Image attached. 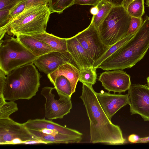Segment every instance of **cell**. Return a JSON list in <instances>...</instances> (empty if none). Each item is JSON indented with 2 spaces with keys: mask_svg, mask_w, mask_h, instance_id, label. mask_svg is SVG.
Returning a JSON list of instances; mask_svg holds the SVG:
<instances>
[{
  "mask_svg": "<svg viewBox=\"0 0 149 149\" xmlns=\"http://www.w3.org/2000/svg\"><path fill=\"white\" fill-rule=\"evenodd\" d=\"M93 85L82 83L80 97L86 109L90 124V142L111 145L125 142L120 127L113 123L100 106Z\"/></svg>",
  "mask_w": 149,
  "mask_h": 149,
  "instance_id": "obj_1",
  "label": "cell"
},
{
  "mask_svg": "<svg viewBox=\"0 0 149 149\" xmlns=\"http://www.w3.org/2000/svg\"><path fill=\"white\" fill-rule=\"evenodd\" d=\"M149 48V16H146L133 37L97 67L104 70L130 68L144 56Z\"/></svg>",
  "mask_w": 149,
  "mask_h": 149,
  "instance_id": "obj_2",
  "label": "cell"
},
{
  "mask_svg": "<svg viewBox=\"0 0 149 149\" xmlns=\"http://www.w3.org/2000/svg\"><path fill=\"white\" fill-rule=\"evenodd\" d=\"M42 76L32 63L17 68L6 77L3 92L5 100H29L36 95Z\"/></svg>",
  "mask_w": 149,
  "mask_h": 149,
  "instance_id": "obj_3",
  "label": "cell"
},
{
  "mask_svg": "<svg viewBox=\"0 0 149 149\" xmlns=\"http://www.w3.org/2000/svg\"><path fill=\"white\" fill-rule=\"evenodd\" d=\"M52 13L48 5L25 8L12 21L7 33L13 36H33L46 32L47 23Z\"/></svg>",
  "mask_w": 149,
  "mask_h": 149,
  "instance_id": "obj_4",
  "label": "cell"
},
{
  "mask_svg": "<svg viewBox=\"0 0 149 149\" xmlns=\"http://www.w3.org/2000/svg\"><path fill=\"white\" fill-rule=\"evenodd\" d=\"M131 16L123 6H113L97 29L105 44L110 47L126 35Z\"/></svg>",
  "mask_w": 149,
  "mask_h": 149,
  "instance_id": "obj_5",
  "label": "cell"
},
{
  "mask_svg": "<svg viewBox=\"0 0 149 149\" xmlns=\"http://www.w3.org/2000/svg\"><path fill=\"white\" fill-rule=\"evenodd\" d=\"M37 57L17 38L8 36L0 40V69L6 75L17 68L33 63Z\"/></svg>",
  "mask_w": 149,
  "mask_h": 149,
  "instance_id": "obj_6",
  "label": "cell"
},
{
  "mask_svg": "<svg viewBox=\"0 0 149 149\" xmlns=\"http://www.w3.org/2000/svg\"><path fill=\"white\" fill-rule=\"evenodd\" d=\"M74 36L94 62L109 47L104 43L97 29L91 22L87 28Z\"/></svg>",
  "mask_w": 149,
  "mask_h": 149,
  "instance_id": "obj_7",
  "label": "cell"
},
{
  "mask_svg": "<svg viewBox=\"0 0 149 149\" xmlns=\"http://www.w3.org/2000/svg\"><path fill=\"white\" fill-rule=\"evenodd\" d=\"M54 89V87L46 86L41 92V95L46 100L45 117L49 120L62 119L70 112L72 107L70 97L59 95L58 99H55V95L52 93Z\"/></svg>",
  "mask_w": 149,
  "mask_h": 149,
  "instance_id": "obj_8",
  "label": "cell"
},
{
  "mask_svg": "<svg viewBox=\"0 0 149 149\" xmlns=\"http://www.w3.org/2000/svg\"><path fill=\"white\" fill-rule=\"evenodd\" d=\"M127 94L131 114H139L145 121H149V86L132 85Z\"/></svg>",
  "mask_w": 149,
  "mask_h": 149,
  "instance_id": "obj_9",
  "label": "cell"
},
{
  "mask_svg": "<svg viewBox=\"0 0 149 149\" xmlns=\"http://www.w3.org/2000/svg\"><path fill=\"white\" fill-rule=\"evenodd\" d=\"M32 63L40 71L47 75L52 73L60 66L66 63H71L79 69L77 63L68 51L51 52L37 57Z\"/></svg>",
  "mask_w": 149,
  "mask_h": 149,
  "instance_id": "obj_10",
  "label": "cell"
},
{
  "mask_svg": "<svg viewBox=\"0 0 149 149\" xmlns=\"http://www.w3.org/2000/svg\"><path fill=\"white\" fill-rule=\"evenodd\" d=\"M16 139L23 142L38 139L23 123L16 122L10 118L0 119V144L8 145Z\"/></svg>",
  "mask_w": 149,
  "mask_h": 149,
  "instance_id": "obj_11",
  "label": "cell"
},
{
  "mask_svg": "<svg viewBox=\"0 0 149 149\" xmlns=\"http://www.w3.org/2000/svg\"><path fill=\"white\" fill-rule=\"evenodd\" d=\"M106 71L98 79L104 88L109 91L121 93L128 90L131 85L130 77L121 70Z\"/></svg>",
  "mask_w": 149,
  "mask_h": 149,
  "instance_id": "obj_12",
  "label": "cell"
},
{
  "mask_svg": "<svg viewBox=\"0 0 149 149\" xmlns=\"http://www.w3.org/2000/svg\"><path fill=\"white\" fill-rule=\"evenodd\" d=\"M96 95L102 109L110 120L118 110L129 103L128 94H111L101 91L96 92Z\"/></svg>",
  "mask_w": 149,
  "mask_h": 149,
  "instance_id": "obj_13",
  "label": "cell"
},
{
  "mask_svg": "<svg viewBox=\"0 0 149 149\" xmlns=\"http://www.w3.org/2000/svg\"><path fill=\"white\" fill-rule=\"evenodd\" d=\"M23 124L29 130L38 131L42 129H48L63 134L82 137L83 134L76 130L45 119H29Z\"/></svg>",
  "mask_w": 149,
  "mask_h": 149,
  "instance_id": "obj_14",
  "label": "cell"
},
{
  "mask_svg": "<svg viewBox=\"0 0 149 149\" xmlns=\"http://www.w3.org/2000/svg\"><path fill=\"white\" fill-rule=\"evenodd\" d=\"M66 43L67 51L73 57L79 70L93 66L94 61L74 36L66 38Z\"/></svg>",
  "mask_w": 149,
  "mask_h": 149,
  "instance_id": "obj_15",
  "label": "cell"
},
{
  "mask_svg": "<svg viewBox=\"0 0 149 149\" xmlns=\"http://www.w3.org/2000/svg\"><path fill=\"white\" fill-rule=\"evenodd\" d=\"M79 70L70 63H66L60 66L52 73L47 75L50 82L53 84L58 77L63 75L66 77L70 82L72 93L75 92L77 84L79 81Z\"/></svg>",
  "mask_w": 149,
  "mask_h": 149,
  "instance_id": "obj_16",
  "label": "cell"
},
{
  "mask_svg": "<svg viewBox=\"0 0 149 149\" xmlns=\"http://www.w3.org/2000/svg\"><path fill=\"white\" fill-rule=\"evenodd\" d=\"M16 36L23 45L37 57L53 51L47 45L32 36L19 35Z\"/></svg>",
  "mask_w": 149,
  "mask_h": 149,
  "instance_id": "obj_17",
  "label": "cell"
},
{
  "mask_svg": "<svg viewBox=\"0 0 149 149\" xmlns=\"http://www.w3.org/2000/svg\"><path fill=\"white\" fill-rule=\"evenodd\" d=\"M29 130L37 139L45 142L47 144L51 143H79L82 139V137L70 136L60 133L47 134L38 131Z\"/></svg>",
  "mask_w": 149,
  "mask_h": 149,
  "instance_id": "obj_18",
  "label": "cell"
},
{
  "mask_svg": "<svg viewBox=\"0 0 149 149\" xmlns=\"http://www.w3.org/2000/svg\"><path fill=\"white\" fill-rule=\"evenodd\" d=\"M31 36L47 45L54 51H67L66 38L57 37L46 31Z\"/></svg>",
  "mask_w": 149,
  "mask_h": 149,
  "instance_id": "obj_19",
  "label": "cell"
},
{
  "mask_svg": "<svg viewBox=\"0 0 149 149\" xmlns=\"http://www.w3.org/2000/svg\"><path fill=\"white\" fill-rule=\"evenodd\" d=\"M27 1L21 0L10 10L6 24L0 29V40L2 39L7 33V29L13 20L26 8Z\"/></svg>",
  "mask_w": 149,
  "mask_h": 149,
  "instance_id": "obj_20",
  "label": "cell"
},
{
  "mask_svg": "<svg viewBox=\"0 0 149 149\" xmlns=\"http://www.w3.org/2000/svg\"><path fill=\"white\" fill-rule=\"evenodd\" d=\"M97 5L99 9L98 13L96 15H93L91 22L97 29L109 13L113 6L104 0H100Z\"/></svg>",
  "mask_w": 149,
  "mask_h": 149,
  "instance_id": "obj_21",
  "label": "cell"
},
{
  "mask_svg": "<svg viewBox=\"0 0 149 149\" xmlns=\"http://www.w3.org/2000/svg\"><path fill=\"white\" fill-rule=\"evenodd\" d=\"M135 33L126 35L117 42L110 46L104 54L94 62L93 67L97 69V66L102 61L128 41L133 37Z\"/></svg>",
  "mask_w": 149,
  "mask_h": 149,
  "instance_id": "obj_22",
  "label": "cell"
},
{
  "mask_svg": "<svg viewBox=\"0 0 149 149\" xmlns=\"http://www.w3.org/2000/svg\"><path fill=\"white\" fill-rule=\"evenodd\" d=\"M53 85L58 95L71 97L72 94L71 84L65 77L61 75L57 77Z\"/></svg>",
  "mask_w": 149,
  "mask_h": 149,
  "instance_id": "obj_23",
  "label": "cell"
},
{
  "mask_svg": "<svg viewBox=\"0 0 149 149\" xmlns=\"http://www.w3.org/2000/svg\"><path fill=\"white\" fill-rule=\"evenodd\" d=\"M96 69L93 67L80 70L79 81L82 83L94 85L96 82L97 78Z\"/></svg>",
  "mask_w": 149,
  "mask_h": 149,
  "instance_id": "obj_24",
  "label": "cell"
},
{
  "mask_svg": "<svg viewBox=\"0 0 149 149\" xmlns=\"http://www.w3.org/2000/svg\"><path fill=\"white\" fill-rule=\"evenodd\" d=\"M126 10L131 16L142 18L145 13L144 0H134L129 4Z\"/></svg>",
  "mask_w": 149,
  "mask_h": 149,
  "instance_id": "obj_25",
  "label": "cell"
},
{
  "mask_svg": "<svg viewBox=\"0 0 149 149\" xmlns=\"http://www.w3.org/2000/svg\"><path fill=\"white\" fill-rule=\"evenodd\" d=\"M74 0H49L48 6L51 13H62L66 9L73 5Z\"/></svg>",
  "mask_w": 149,
  "mask_h": 149,
  "instance_id": "obj_26",
  "label": "cell"
},
{
  "mask_svg": "<svg viewBox=\"0 0 149 149\" xmlns=\"http://www.w3.org/2000/svg\"><path fill=\"white\" fill-rule=\"evenodd\" d=\"M18 110L17 104L14 102H6L0 106V119L10 118V116Z\"/></svg>",
  "mask_w": 149,
  "mask_h": 149,
  "instance_id": "obj_27",
  "label": "cell"
},
{
  "mask_svg": "<svg viewBox=\"0 0 149 149\" xmlns=\"http://www.w3.org/2000/svg\"><path fill=\"white\" fill-rule=\"evenodd\" d=\"M143 20L142 18L131 16V20L127 35L135 33L142 25Z\"/></svg>",
  "mask_w": 149,
  "mask_h": 149,
  "instance_id": "obj_28",
  "label": "cell"
},
{
  "mask_svg": "<svg viewBox=\"0 0 149 149\" xmlns=\"http://www.w3.org/2000/svg\"><path fill=\"white\" fill-rule=\"evenodd\" d=\"M21 0H0V10H10Z\"/></svg>",
  "mask_w": 149,
  "mask_h": 149,
  "instance_id": "obj_29",
  "label": "cell"
},
{
  "mask_svg": "<svg viewBox=\"0 0 149 149\" xmlns=\"http://www.w3.org/2000/svg\"><path fill=\"white\" fill-rule=\"evenodd\" d=\"M10 11L9 10H0V29L3 28L6 24Z\"/></svg>",
  "mask_w": 149,
  "mask_h": 149,
  "instance_id": "obj_30",
  "label": "cell"
},
{
  "mask_svg": "<svg viewBox=\"0 0 149 149\" xmlns=\"http://www.w3.org/2000/svg\"><path fill=\"white\" fill-rule=\"evenodd\" d=\"M49 0H27L25 8L43 5H48Z\"/></svg>",
  "mask_w": 149,
  "mask_h": 149,
  "instance_id": "obj_31",
  "label": "cell"
},
{
  "mask_svg": "<svg viewBox=\"0 0 149 149\" xmlns=\"http://www.w3.org/2000/svg\"><path fill=\"white\" fill-rule=\"evenodd\" d=\"M100 0H74L73 5H91L95 6L99 2Z\"/></svg>",
  "mask_w": 149,
  "mask_h": 149,
  "instance_id": "obj_32",
  "label": "cell"
},
{
  "mask_svg": "<svg viewBox=\"0 0 149 149\" xmlns=\"http://www.w3.org/2000/svg\"><path fill=\"white\" fill-rule=\"evenodd\" d=\"M6 74L0 69V96H3V92L6 79Z\"/></svg>",
  "mask_w": 149,
  "mask_h": 149,
  "instance_id": "obj_33",
  "label": "cell"
},
{
  "mask_svg": "<svg viewBox=\"0 0 149 149\" xmlns=\"http://www.w3.org/2000/svg\"><path fill=\"white\" fill-rule=\"evenodd\" d=\"M42 144H47V143L45 142L40 140L38 139L25 141H24L22 143V144H23L26 145H32Z\"/></svg>",
  "mask_w": 149,
  "mask_h": 149,
  "instance_id": "obj_34",
  "label": "cell"
},
{
  "mask_svg": "<svg viewBox=\"0 0 149 149\" xmlns=\"http://www.w3.org/2000/svg\"><path fill=\"white\" fill-rule=\"evenodd\" d=\"M113 6H123L124 0H104Z\"/></svg>",
  "mask_w": 149,
  "mask_h": 149,
  "instance_id": "obj_35",
  "label": "cell"
},
{
  "mask_svg": "<svg viewBox=\"0 0 149 149\" xmlns=\"http://www.w3.org/2000/svg\"><path fill=\"white\" fill-rule=\"evenodd\" d=\"M43 133L47 134H56L58 133L51 130L48 129H42L38 130Z\"/></svg>",
  "mask_w": 149,
  "mask_h": 149,
  "instance_id": "obj_36",
  "label": "cell"
},
{
  "mask_svg": "<svg viewBox=\"0 0 149 149\" xmlns=\"http://www.w3.org/2000/svg\"><path fill=\"white\" fill-rule=\"evenodd\" d=\"M139 138V136L136 135L132 134L129 136L128 140L131 143H136Z\"/></svg>",
  "mask_w": 149,
  "mask_h": 149,
  "instance_id": "obj_37",
  "label": "cell"
},
{
  "mask_svg": "<svg viewBox=\"0 0 149 149\" xmlns=\"http://www.w3.org/2000/svg\"><path fill=\"white\" fill-rule=\"evenodd\" d=\"M99 11L97 5L92 7L90 10V13L93 15H96L98 13Z\"/></svg>",
  "mask_w": 149,
  "mask_h": 149,
  "instance_id": "obj_38",
  "label": "cell"
},
{
  "mask_svg": "<svg viewBox=\"0 0 149 149\" xmlns=\"http://www.w3.org/2000/svg\"><path fill=\"white\" fill-rule=\"evenodd\" d=\"M134 0H124L123 3V6L126 9L129 4Z\"/></svg>",
  "mask_w": 149,
  "mask_h": 149,
  "instance_id": "obj_39",
  "label": "cell"
},
{
  "mask_svg": "<svg viewBox=\"0 0 149 149\" xmlns=\"http://www.w3.org/2000/svg\"><path fill=\"white\" fill-rule=\"evenodd\" d=\"M145 3L146 5L149 8V0H146Z\"/></svg>",
  "mask_w": 149,
  "mask_h": 149,
  "instance_id": "obj_40",
  "label": "cell"
},
{
  "mask_svg": "<svg viewBox=\"0 0 149 149\" xmlns=\"http://www.w3.org/2000/svg\"><path fill=\"white\" fill-rule=\"evenodd\" d=\"M147 84L148 86H149V76L147 78Z\"/></svg>",
  "mask_w": 149,
  "mask_h": 149,
  "instance_id": "obj_41",
  "label": "cell"
}]
</instances>
